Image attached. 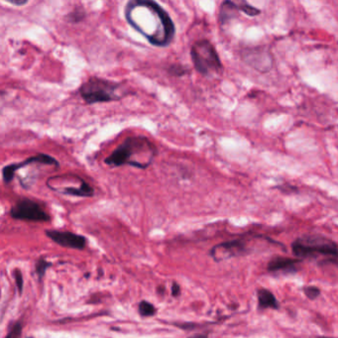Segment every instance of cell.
<instances>
[{"label":"cell","instance_id":"14","mask_svg":"<svg viewBox=\"0 0 338 338\" xmlns=\"http://www.w3.org/2000/svg\"><path fill=\"white\" fill-rule=\"evenodd\" d=\"M138 311L141 316H153L156 313V307L147 300H142L138 305Z\"/></svg>","mask_w":338,"mask_h":338},{"label":"cell","instance_id":"12","mask_svg":"<svg viewBox=\"0 0 338 338\" xmlns=\"http://www.w3.org/2000/svg\"><path fill=\"white\" fill-rule=\"evenodd\" d=\"M299 263H300V260L298 259H290L287 257L275 256L268 263V271L272 273H277V272L291 273V272L296 271V265Z\"/></svg>","mask_w":338,"mask_h":338},{"label":"cell","instance_id":"13","mask_svg":"<svg viewBox=\"0 0 338 338\" xmlns=\"http://www.w3.org/2000/svg\"><path fill=\"white\" fill-rule=\"evenodd\" d=\"M257 298L260 308H272L278 309L280 307L279 301L276 296L267 288L261 287L257 289Z\"/></svg>","mask_w":338,"mask_h":338},{"label":"cell","instance_id":"11","mask_svg":"<svg viewBox=\"0 0 338 338\" xmlns=\"http://www.w3.org/2000/svg\"><path fill=\"white\" fill-rule=\"evenodd\" d=\"M245 250V243L242 240H233L216 245L210 250V255L215 261H221L230 257L244 255Z\"/></svg>","mask_w":338,"mask_h":338},{"label":"cell","instance_id":"23","mask_svg":"<svg viewBox=\"0 0 338 338\" xmlns=\"http://www.w3.org/2000/svg\"><path fill=\"white\" fill-rule=\"evenodd\" d=\"M6 2L9 3V4H11V5H13V6H23V5H26V4L28 3L27 0H21V1H19V0H17V1L7 0Z\"/></svg>","mask_w":338,"mask_h":338},{"label":"cell","instance_id":"7","mask_svg":"<svg viewBox=\"0 0 338 338\" xmlns=\"http://www.w3.org/2000/svg\"><path fill=\"white\" fill-rule=\"evenodd\" d=\"M31 164L48 165V166H54L56 168H57L59 166V163L54 157L47 155V154H44V153L37 154L35 156H32V157L25 159L24 161H22L20 163H15V164H10V165L5 166L2 169V178H3L4 183H6V184L10 183L12 181V179L14 178L17 170H20V169L26 168L27 166H29Z\"/></svg>","mask_w":338,"mask_h":338},{"label":"cell","instance_id":"24","mask_svg":"<svg viewBox=\"0 0 338 338\" xmlns=\"http://www.w3.org/2000/svg\"><path fill=\"white\" fill-rule=\"evenodd\" d=\"M5 101H6V92L0 90V112L5 105Z\"/></svg>","mask_w":338,"mask_h":338},{"label":"cell","instance_id":"4","mask_svg":"<svg viewBox=\"0 0 338 338\" xmlns=\"http://www.w3.org/2000/svg\"><path fill=\"white\" fill-rule=\"evenodd\" d=\"M190 57L194 68L204 76L219 74L222 62L214 46L206 39L193 43L190 49Z\"/></svg>","mask_w":338,"mask_h":338},{"label":"cell","instance_id":"18","mask_svg":"<svg viewBox=\"0 0 338 338\" xmlns=\"http://www.w3.org/2000/svg\"><path fill=\"white\" fill-rule=\"evenodd\" d=\"M14 278H15V282H16V285H17V288L19 290V293H22V290H23V276H22V273L20 270L16 269L14 271Z\"/></svg>","mask_w":338,"mask_h":338},{"label":"cell","instance_id":"6","mask_svg":"<svg viewBox=\"0 0 338 338\" xmlns=\"http://www.w3.org/2000/svg\"><path fill=\"white\" fill-rule=\"evenodd\" d=\"M10 215L15 219L36 222H47L51 219L40 203L27 197L19 199L12 206Z\"/></svg>","mask_w":338,"mask_h":338},{"label":"cell","instance_id":"19","mask_svg":"<svg viewBox=\"0 0 338 338\" xmlns=\"http://www.w3.org/2000/svg\"><path fill=\"white\" fill-rule=\"evenodd\" d=\"M169 73L174 75H182L186 72V69L181 64H172L169 69Z\"/></svg>","mask_w":338,"mask_h":338},{"label":"cell","instance_id":"17","mask_svg":"<svg viewBox=\"0 0 338 338\" xmlns=\"http://www.w3.org/2000/svg\"><path fill=\"white\" fill-rule=\"evenodd\" d=\"M21 332H22V325L19 322H17L11 328L9 333L6 335V338H20Z\"/></svg>","mask_w":338,"mask_h":338},{"label":"cell","instance_id":"21","mask_svg":"<svg viewBox=\"0 0 338 338\" xmlns=\"http://www.w3.org/2000/svg\"><path fill=\"white\" fill-rule=\"evenodd\" d=\"M81 11H82V9L78 10V13H76V11H73V12H71V13L68 15V18H71V20H70V21H71V22H73L75 17H77V22H79L80 20H82V18L84 17V13H81Z\"/></svg>","mask_w":338,"mask_h":338},{"label":"cell","instance_id":"10","mask_svg":"<svg viewBox=\"0 0 338 338\" xmlns=\"http://www.w3.org/2000/svg\"><path fill=\"white\" fill-rule=\"evenodd\" d=\"M46 235L56 244L65 247L81 250L86 245V240L83 236L77 235L68 231L58 230H46Z\"/></svg>","mask_w":338,"mask_h":338},{"label":"cell","instance_id":"16","mask_svg":"<svg viewBox=\"0 0 338 338\" xmlns=\"http://www.w3.org/2000/svg\"><path fill=\"white\" fill-rule=\"evenodd\" d=\"M52 264L47 262L45 259H40L36 264V272L40 278H42L46 272V270L51 266Z\"/></svg>","mask_w":338,"mask_h":338},{"label":"cell","instance_id":"15","mask_svg":"<svg viewBox=\"0 0 338 338\" xmlns=\"http://www.w3.org/2000/svg\"><path fill=\"white\" fill-rule=\"evenodd\" d=\"M303 292L304 294L309 298V299H315L317 296L320 295V289L317 286L314 285H307L303 287Z\"/></svg>","mask_w":338,"mask_h":338},{"label":"cell","instance_id":"20","mask_svg":"<svg viewBox=\"0 0 338 338\" xmlns=\"http://www.w3.org/2000/svg\"><path fill=\"white\" fill-rule=\"evenodd\" d=\"M175 326H177V327H179V328H181V329H183V330H191V329H193L194 327H197L198 325L197 324H195V323H191V322H188V323H173Z\"/></svg>","mask_w":338,"mask_h":338},{"label":"cell","instance_id":"22","mask_svg":"<svg viewBox=\"0 0 338 338\" xmlns=\"http://www.w3.org/2000/svg\"><path fill=\"white\" fill-rule=\"evenodd\" d=\"M179 293H180V286H179V284H177L176 282H172V284H171V294H172V296H177V295H179Z\"/></svg>","mask_w":338,"mask_h":338},{"label":"cell","instance_id":"27","mask_svg":"<svg viewBox=\"0 0 338 338\" xmlns=\"http://www.w3.org/2000/svg\"><path fill=\"white\" fill-rule=\"evenodd\" d=\"M28 338H32V337H28Z\"/></svg>","mask_w":338,"mask_h":338},{"label":"cell","instance_id":"9","mask_svg":"<svg viewBox=\"0 0 338 338\" xmlns=\"http://www.w3.org/2000/svg\"><path fill=\"white\" fill-rule=\"evenodd\" d=\"M46 184L52 190L57 191L59 193L66 194V195H73V196H78V197H90V196H93L94 194L93 187L80 176H77L75 181L69 185L53 183V182H48V181Z\"/></svg>","mask_w":338,"mask_h":338},{"label":"cell","instance_id":"26","mask_svg":"<svg viewBox=\"0 0 338 338\" xmlns=\"http://www.w3.org/2000/svg\"><path fill=\"white\" fill-rule=\"evenodd\" d=\"M311 338H333V337H326V336H315V337H311Z\"/></svg>","mask_w":338,"mask_h":338},{"label":"cell","instance_id":"2","mask_svg":"<svg viewBox=\"0 0 338 338\" xmlns=\"http://www.w3.org/2000/svg\"><path fill=\"white\" fill-rule=\"evenodd\" d=\"M158 154L156 145L146 136L137 135L127 137L105 160L110 167L131 166L147 169Z\"/></svg>","mask_w":338,"mask_h":338},{"label":"cell","instance_id":"1","mask_svg":"<svg viewBox=\"0 0 338 338\" xmlns=\"http://www.w3.org/2000/svg\"><path fill=\"white\" fill-rule=\"evenodd\" d=\"M125 18L148 42L157 47L169 46L175 34V27L169 13L152 0H133L125 7Z\"/></svg>","mask_w":338,"mask_h":338},{"label":"cell","instance_id":"8","mask_svg":"<svg viewBox=\"0 0 338 338\" xmlns=\"http://www.w3.org/2000/svg\"><path fill=\"white\" fill-rule=\"evenodd\" d=\"M237 11H241L248 16H256L261 13V11L252 5H250L246 1H224L221 4L219 14H218V21L221 25L225 24L226 22L230 21L232 18L235 17Z\"/></svg>","mask_w":338,"mask_h":338},{"label":"cell","instance_id":"3","mask_svg":"<svg viewBox=\"0 0 338 338\" xmlns=\"http://www.w3.org/2000/svg\"><path fill=\"white\" fill-rule=\"evenodd\" d=\"M120 83L96 76L89 77L79 87V94L87 104L120 100L125 93Z\"/></svg>","mask_w":338,"mask_h":338},{"label":"cell","instance_id":"25","mask_svg":"<svg viewBox=\"0 0 338 338\" xmlns=\"http://www.w3.org/2000/svg\"><path fill=\"white\" fill-rule=\"evenodd\" d=\"M188 338H208L206 334H203V333H198V334H195L191 337H188Z\"/></svg>","mask_w":338,"mask_h":338},{"label":"cell","instance_id":"5","mask_svg":"<svg viewBox=\"0 0 338 338\" xmlns=\"http://www.w3.org/2000/svg\"><path fill=\"white\" fill-rule=\"evenodd\" d=\"M293 254L299 259L316 258L319 255L337 257V244L321 235H303L291 245Z\"/></svg>","mask_w":338,"mask_h":338}]
</instances>
